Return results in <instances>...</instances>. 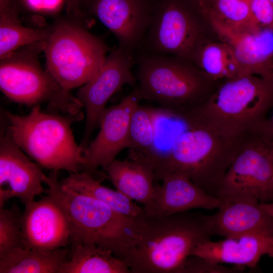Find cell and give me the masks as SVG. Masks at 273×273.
Masks as SVG:
<instances>
[{"label":"cell","instance_id":"obj_1","mask_svg":"<svg viewBox=\"0 0 273 273\" xmlns=\"http://www.w3.org/2000/svg\"><path fill=\"white\" fill-rule=\"evenodd\" d=\"M211 215L189 211L141 215L139 237L124 261L131 273H181L193 250L210 240Z\"/></svg>","mask_w":273,"mask_h":273},{"label":"cell","instance_id":"obj_2","mask_svg":"<svg viewBox=\"0 0 273 273\" xmlns=\"http://www.w3.org/2000/svg\"><path fill=\"white\" fill-rule=\"evenodd\" d=\"M58 172L51 171L45 176L46 193L67 216L71 247L94 244L124 261L138 239L142 214L136 217L122 214L93 197L66 188L58 181Z\"/></svg>","mask_w":273,"mask_h":273},{"label":"cell","instance_id":"obj_3","mask_svg":"<svg viewBox=\"0 0 273 273\" xmlns=\"http://www.w3.org/2000/svg\"><path fill=\"white\" fill-rule=\"evenodd\" d=\"M273 107V83L255 75L224 80L205 104L183 118L235 139L253 136Z\"/></svg>","mask_w":273,"mask_h":273},{"label":"cell","instance_id":"obj_4","mask_svg":"<svg viewBox=\"0 0 273 273\" xmlns=\"http://www.w3.org/2000/svg\"><path fill=\"white\" fill-rule=\"evenodd\" d=\"M188 127L176 137L165 161L155 171L154 181L166 174L181 171L196 186L217 197L226 170L251 138H232L202 125Z\"/></svg>","mask_w":273,"mask_h":273},{"label":"cell","instance_id":"obj_5","mask_svg":"<svg viewBox=\"0 0 273 273\" xmlns=\"http://www.w3.org/2000/svg\"><path fill=\"white\" fill-rule=\"evenodd\" d=\"M31 108L26 115L5 111L7 132L41 167L69 173L80 171L84 151L75 142L71 125L82 118L44 113L40 105Z\"/></svg>","mask_w":273,"mask_h":273},{"label":"cell","instance_id":"obj_6","mask_svg":"<svg viewBox=\"0 0 273 273\" xmlns=\"http://www.w3.org/2000/svg\"><path fill=\"white\" fill-rule=\"evenodd\" d=\"M186 60L167 55H142L134 89L140 100L155 102L182 119L203 105L215 90L210 86V81L215 80Z\"/></svg>","mask_w":273,"mask_h":273},{"label":"cell","instance_id":"obj_7","mask_svg":"<svg viewBox=\"0 0 273 273\" xmlns=\"http://www.w3.org/2000/svg\"><path fill=\"white\" fill-rule=\"evenodd\" d=\"M44 40L22 47L0 59V88L13 102L31 108L46 104L50 112L83 117V105L40 65Z\"/></svg>","mask_w":273,"mask_h":273},{"label":"cell","instance_id":"obj_8","mask_svg":"<svg viewBox=\"0 0 273 273\" xmlns=\"http://www.w3.org/2000/svg\"><path fill=\"white\" fill-rule=\"evenodd\" d=\"M108 47L99 37L73 21H60L44 40L47 71L64 88L80 87L100 69Z\"/></svg>","mask_w":273,"mask_h":273},{"label":"cell","instance_id":"obj_9","mask_svg":"<svg viewBox=\"0 0 273 273\" xmlns=\"http://www.w3.org/2000/svg\"><path fill=\"white\" fill-rule=\"evenodd\" d=\"M201 36L199 22L190 9L177 0H163L151 14L144 38L149 54L190 60L200 46Z\"/></svg>","mask_w":273,"mask_h":273},{"label":"cell","instance_id":"obj_10","mask_svg":"<svg viewBox=\"0 0 273 273\" xmlns=\"http://www.w3.org/2000/svg\"><path fill=\"white\" fill-rule=\"evenodd\" d=\"M246 196L273 201V159L268 144L253 136L242 146L220 184L217 197Z\"/></svg>","mask_w":273,"mask_h":273},{"label":"cell","instance_id":"obj_11","mask_svg":"<svg viewBox=\"0 0 273 273\" xmlns=\"http://www.w3.org/2000/svg\"><path fill=\"white\" fill-rule=\"evenodd\" d=\"M131 54L120 47L107 56L99 71L79 88L76 97L86 112L85 125L80 146L84 151L110 98L122 86L133 85L135 78L131 72Z\"/></svg>","mask_w":273,"mask_h":273},{"label":"cell","instance_id":"obj_12","mask_svg":"<svg viewBox=\"0 0 273 273\" xmlns=\"http://www.w3.org/2000/svg\"><path fill=\"white\" fill-rule=\"evenodd\" d=\"M3 126L0 137V208L10 199L25 204L46 193V174L32 162Z\"/></svg>","mask_w":273,"mask_h":273},{"label":"cell","instance_id":"obj_13","mask_svg":"<svg viewBox=\"0 0 273 273\" xmlns=\"http://www.w3.org/2000/svg\"><path fill=\"white\" fill-rule=\"evenodd\" d=\"M140 100L134 90L118 104L105 109L99 122L100 131L84 152L80 171L94 173L98 167L111 163L127 148L131 116Z\"/></svg>","mask_w":273,"mask_h":273},{"label":"cell","instance_id":"obj_14","mask_svg":"<svg viewBox=\"0 0 273 273\" xmlns=\"http://www.w3.org/2000/svg\"><path fill=\"white\" fill-rule=\"evenodd\" d=\"M21 226L25 248L49 252L65 248L70 242L67 216L60 205L48 194L25 204Z\"/></svg>","mask_w":273,"mask_h":273},{"label":"cell","instance_id":"obj_15","mask_svg":"<svg viewBox=\"0 0 273 273\" xmlns=\"http://www.w3.org/2000/svg\"><path fill=\"white\" fill-rule=\"evenodd\" d=\"M214 31L227 44L246 75L273 83V30L236 29L208 16Z\"/></svg>","mask_w":273,"mask_h":273},{"label":"cell","instance_id":"obj_16","mask_svg":"<svg viewBox=\"0 0 273 273\" xmlns=\"http://www.w3.org/2000/svg\"><path fill=\"white\" fill-rule=\"evenodd\" d=\"M90 12L115 36L119 47L131 54L143 40L151 13L144 0H87Z\"/></svg>","mask_w":273,"mask_h":273},{"label":"cell","instance_id":"obj_17","mask_svg":"<svg viewBox=\"0 0 273 273\" xmlns=\"http://www.w3.org/2000/svg\"><path fill=\"white\" fill-rule=\"evenodd\" d=\"M221 204L211 215L213 235L224 238L246 235L273 236V217L257 200L246 196L219 197Z\"/></svg>","mask_w":273,"mask_h":273},{"label":"cell","instance_id":"obj_18","mask_svg":"<svg viewBox=\"0 0 273 273\" xmlns=\"http://www.w3.org/2000/svg\"><path fill=\"white\" fill-rule=\"evenodd\" d=\"M162 185L156 186L153 199L143 207L150 215L163 216L195 208L218 209L220 198L211 195L196 186L187 174L175 171L164 175Z\"/></svg>","mask_w":273,"mask_h":273},{"label":"cell","instance_id":"obj_19","mask_svg":"<svg viewBox=\"0 0 273 273\" xmlns=\"http://www.w3.org/2000/svg\"><path fill=\"white\" fill-rule=\"evenodd\" d=\"M264 255L273 258V236L246 235L218 241L209 240L196 247L191 255L218 264L254 268Z\"/></svg>","mask_w":273,"mask_h":273},{"label":"cell","instance_id":"obj_20","mask_svg":"<svg viewBox=\"0 0 273 273\" xmlns=\"http://www.w3.org/2000/svg\"><path fill=\"white\" fill-rule=\"evenodd\" d=\"M108 178L118 191L133 201L148 206L154 197L155 169L149 163L138 160L115 159L103 167Z\"/></svg>","mask_w":273,"mask_h":273},{"label":"cell","instance_id":"obj_21","mask_svg":"<svg viewBox=\"0 0 273 273\" xmlns=\"http://www.w3.org/2000/svg\"><path fill=\"white\" fill-rule=\"evenodd\" d=\"M17 0H0V59L25 46L45 40L52 27L39 29L23 26Z\"/></svg>","mask_w":273,"mask_h":273},{"label":"cell","instance_id":"obj_22","mask_svg":"<svg viewBox=\"0 0 273 273\" xmlns=\"http://www.w3.org/2000/svg\"><path fill=\"white\" fill-rule=\"evenodd\" d=\"M70 252L66 247L49 252L18 248L0 257V273H59Z\"/></svg>","mask_w":273,"mask_h":273},{"label":"cell","instance_id":"obj_23","mask_svg":"<svg viewBox=\"0 0 273 273\" xmlns=\"http://www.w3.org/2000/svg\"><path fill=\"white\" fill-rule=\"evenodd\" d=\"M94 173L86 171L71 172L60 181L64 187L93 197L122 214L136 217L144 212L141 207L117 190L101 184L102 180Z\"/></svg>","mask_w":273,"mask_h":273},{"label":"cell","instance_id":"obj_24","mask_svg":"<svg viewBox=\"0 0 273 273\" xmlns=\"http://www.w3.org/2000/svg\"><path fill=\"white\" fill-rule=\"evenodd\" d=\"M70 251L59 273H131L123 259L97 245L79 244Z\"/></svg>","mask_w":273,"mask_h":273},{"label":"cell","instance_id":"obj_25","mask_svg":"<svg viewBox=\"0 0 273 273\" xmlns=\"http://www.w3.org/2000/svg\"><path fill=\"white\" fill-rule=\"evenodd\" d=\"M194 59L202 71L216 81L246 75L231 48L223 42L199 46L193 57Z\"/></svg>","mask_w":273,"mask_h":273},{"label":"cell","instance_id":"obj_26","mask_svg":"<svg viewBox=\"0 0 273 273\" xmlns=\"http://www.w3.org/2000/svg\"><path fill=\"white\" fill-rule=\"evenodd\" d=\"M155 119L156 108L139 105L134 111L129 125V159L147 162L155 140Z\"/></svg>","mask_w":273,"mask_h":273},{"label":"cell","instance_id":"obj_27","mask_svg":"<svg viewBox=\"0 0 273 273\" xmlns=\"http://www.w3.org/2000/svg\"><path fill=\"white\" fill-rule=\"evenodd\" d=\"M210 1L211 6L207 9L204 15L234 28L254 30L251 21V0Z\"/></svg>","mask_w":273,"mask_h":273},{"label":"cell","instance_id":"obj_28","mask_svg":"<svg viewBox=\"0 0 273 273\" xmlns=\"http://www.w3.org/2000/svg\"><path fill=\"white\" fill-rule=\"evenodd\" d=\"M20 209L16 204L0 208V257L18 248H24Z\"/></svg>","mask_w":273,"mask_h":273},{"label":"cell","instance_id":"obj_29","mask_svg":"<svg viewBox=\"0 0 273 273\" xmlns=\"http://www.w3.org/2000/svg\"><path fill=\"white\" fill-rule=\"evenodd\" d=\"M245 267L234 265L228 267L213 263L203 257L191 255L187 259L181 273H238Z\"/></svg>","mask_w":273,"mask_h":273},{"label":"cell","instance_id":"obj_30","mask_svg":"<svg viewBox=\"0 0 273 273\" xmlns=\"http://www.w3.org/2000/svg\"><path fill=\"white\" fill-rule=\"evenodd\" d=\"M250 11L253 29L273 30V5L269 0H251Z\"/></svg>","mask_w":273,"mask_h":273},{"label":"cell","instance_id":"obj_31","mask_svg":"<svg viewBox=\"0 0 273 273\" xmlns=\"http://www.w3.org/2000/svg\"><path fill=\"white\" fill-rule=\"evenodd\" d=\"M29 11L42 13H55L61 8L65 2L72 0H17Z\"/></svg>","mask_w":273,"mask_h":273},{"label":"cell","instance_id":"obj_32","mask_svg":"<svg viewBox=\"0 0 273 273\" xmlns=\"http://www.w3.org/2000/svg\"><path fill=\"white\" fill-rule=\"evenodd\" d=\"M254 135L267 144H273V113L270 118H266L260 125Z\"/></svg>","mask_w":273,"mask_h":273},{"label":"cell","instance_id":"obj_33","mask_svg":"<svg viewBox=\"0 0 273 273\" xmlns=\"http://www.w3.org/2000/svg\"><path fill=\"white\" fill-rule=\"evenodd\" d=\"M200 12L203 14L205 12L210 0H194Z\"/></svg>","mask_w":273,"mask_h":273},{"label":"cell","instance_id":"obj_34","mask_svg":"<svg viewBox=\"0 0 273 273\" xmlns=\"http://www.w3.org/2000/svg\"><path fill=\"white\" fill-rule=\"evenodd\" d=\"M261 207L268 214L273 217V201L260 203Z\"/></svg>","mask_w":273,"mask_h":273},{"label":"cell","instance_id":"obj_35","mask_svg":"<svg viewBox=\"0 0 273 273\" xmlns=\"http://www.w3.org/2000/svg\"><path fill=\"white\" fill-rule=\"evenodd\" d=\"M269 147L270 152L273 159V144H268Z\"/></svg>","mask_w":273,"mask_h":273},{"label":"cell","instance_id":"obj_36","mask_svg":"<svg viewBox=\"0 0 273 273\" xmlns=\"http://www.w3.org/2000/svg\"><path fill=\"white\" fill-rule=\"evenodd\" d=\"M80 4H81L82 3H83V2H86L87 1V0H78Z\"/></svg>","mask_w":273,"mask_h":273},{"label":"cell","instance_id":"obj_37","mask_svg":"<svg viewBox=\"0 0 273 273\" xmlns=\"http://www.w3.org/2000/svg\"><path fill=\"white\" fill-rule=\"evenodd\" d=\"M273 5V0H269Z\"/></svg>","mask_w":273,"mask_h":273},{"label":"cell","instance_id":"obj_38","mask_svg":"<svg viewBox=\"0 0 273 273\" xmlns=\"http://www.w3.org/2000/svg\"></svg>","mask_w":273,"mask_h":273}]
</instances>
